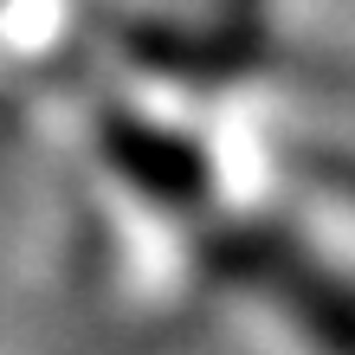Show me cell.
Listing matches in <instances>:
<instances>
[{
  "label": "cell",
  "instance_id": "obj_1",
  "mask_svg": "<svg viewBox=\"0 0 355 355\" xmlns=\"http://www.w3.org/2000/svg\"><path fill=\"white\" fill-rule=\"evenodd\" d=\"M233 265H239V271H252V278H265V284H278L271 297H284V304H291V317H297V323H304L329 355H355V297H349V284L323 278L310 259L284 252L278 239H252V245H239Z\"/></svg>",
  "mask_w": 355,
  "mask_h": 355
},
{
  "label": "cell",
  "instance_id": "obj_2",
  "mask_svg": "<svg viewBox=\"0 0 355 355\" xmlns=\"http://www.w3.org/2000/svg\"><path fill=\"white\" fill-rule=\"evenodd\" d=\"M110 155L142 181V194H155V200L187 207V200H200V187H207V162L187 149V142L149 130V123H130V116L110 123Z\"/></svg>",
  "mask_w": 355,
  "mask_h": 355
}]
</instances>
